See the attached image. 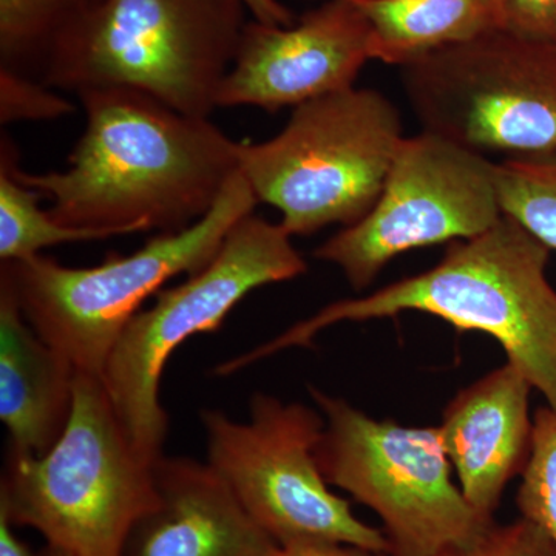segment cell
<instances>
[{
    "label": "cell",
    "instance_id": "7c38bea8",
    "mask_svg": "<svg viewBox=\"0 0 556 556\" xmlns=\"http://www.w3.org/2000/svg\"><path fill=\"white\" fill-rule=\"evenodd\" d=\"M369 24L354 0H324L288 27L248 21L218 109L277 112L356 87L371 61Z\"/></svg>",
    "mask_w": 556,
    "mask_h": 556
},
{
    "label": "cell",
    "instance_id": "d4e9b609",
    "mask_svg": "<svg viewBox=\"0 0 556 556\" xmlns=\"http://www.w3.org/2000/svg\"><path fill=\"white\" fill-rule=\"evenodd\" d=\"M276 556H390L372 554L345 544L309 543L278 548Z\"/></svg>",
    "mask_w": 556,
    "mask_h": 556
},
{
    "label": "cell",
    "instance_id": "277c9868",
    "mask_svg": "<svg viewBox=\"0 0 556 556\" xmlns=\"http://www.w3.org/2000/svg\"><path fill=\"white\" fill-rule=\"evenodd\" d=\"M149 457L134 444L104 382L76 372L64 433L42 456H7L0 514L68 556H123L139 518L156 503Z\"/></svg>",
    "mask_w": 556,
    "mask_h": 556
},
{
    "label": "cell",
    "instance_id": "5b68a950",
    "mask_svg": "<svg viewBox=\"0 0 556 556\" xmlns=\"http://www.w3.org/2000/svg\"><path fill=\"white\" fill-rule=\"evenodd\" d=\"M257 204L239 170L214 207L181 232L156 233L138 251L109 255L91 268L64 266L42 254L0 262V281L31 328L76 372L101 378L113 346L144 303L172 278L203 269Z\"/></svg>",
    "mask_w": 556,
    "mask_h": 556
},
{
    "label": "cell",
    "instance_id": "9c48e42d",
    "mask_svg": "<svg viewBox=\"0 0 556 556\" xmlns=\"http://www.w3.org/2000/svg\"><path fill=\"white\" fill-rule=\"evenodd\" d=\"M208 466L280 547L332 543L390 555L383 530L365 525L336 495L318 466L320 409L266 393L249 399L247 420L204 408Z\"/></svg>",
    "mask_w": 556,
    "mask_h": 556
},
{
    "label": "cell",
    "instance_id": "52a82bcc",
    "mask_svg": "<svg viewBox=\"0 0 556 556\" xmlns=\"http://www.w3.org/2000/svg\"><path fill=\"white\" fill-rule=\"evenodd\" d=\"M308 263L280 223L251 214L240 219L214 258L131 318L108 358L102 382L139 452L163 455L169 416L160 401L161 376L172 354L190 338L222 328L255 289L294 280Z\"/></svg>",
    "mask_w": 556,
    "mask_h": 556
},
{
    "label": "cell",
    "instance_id": "9a60e30c",
    "mask_svg": "<svg viewBox=\"0 0 556 556\" xmlns=\"http://www.w3.org/2000/svg\"><path fill=\"white\" fill-rule=\"evenodd\" d=\"M75 376L0 281V420L11 455L42 456L56 444L72 415Z\"/></svg>",
    "mask_w": 556,
    "mask_h": 556
},
{
    "label": "cell",
    "instance_id": "83f0119b",
    "mask_svg": "<svg viewBox=\"0 0 556 556\" xmlns=\"http://www.w3.org/2000/svg\"><path fill=\"white\" fill-rule=\"evenodd\" d=\"M308 2H313V0H308ZM321 2H324V0H321Z\"/></svg>",
    "mask_w": 556,
    "mask_h": 556
},
{
    "label": "cell",
    "instance_id": "e0dca14e",
    "mask_svg": "<svg viewBox=\"0 0 556 556\" xmlns=\"http://www.w3.org/2000/svg\"><path fill=\"white\" fill-rule=\"evenodd\" d=\"M104 0H0V68L40 78L56 40Z\"/></svg>",
    "mask_w": 556,
    "mask_h": 556
},
{
    "label": "cell",
    "instance_id": "6da1fadb",
    "mask_svg": "<svg viewBox=\"0 0 556 556\" xmlns=\"http://www.w3.org/2000/svg\"><path fill=\"white\" fill-rule=\"evenodd\" d=\"M76 97L87 124L64 170L25 172L13 139H0V160L50 201L47 211L62 225L119 237L181 232L214 207L239 172V142L208 119L124 87Z\"/></svg>",
    "mask_w": 556,
    "mask_h": 556
},
{
    "label": "cell",
    "instance_id": "4fadbf2b",
    "mask_svg": "<svg viewBox=\"0 0 556 556\" xmlns=\"http://www.w3.org/2000/svg\"><path fill=\"white\" fill-rule=\"evenodd\" d=\"M530 386L514 365H501L471 383L442 413L439 433L471 508L486 522L532 452Z\"/></svg>",
    "mask_w": 556,
    "mask_h": 556
},
{
    "label": "cell",
    "instance_id": "44dd1931",
    "mask_svg": "<svg viewBox=\"0 0 556 556\" xmlns=\"http://www.w3.org/2000/svg\"><path fill=\"white\" fill-rule=\"evenodd\" d=\"M73 102L56 90L11 70L0 68V123H42L60 119L75 112Z\"/></svg>",
    "mask_w": 556,
    "mask_h": 556
},
{
    "label": "cell",
    "instance_id": "7402d4cb",
    "mask_svg": "<svg viewBox=\"0 0 556 556\" xmlns=\"http://www.w3.org/2000/svg\"><path fill=\"white\" fill-rule=\"evenodd\" d=\"M442 556H556L551 538L525 518L508 525L496 522L468 546Z\"/></svg>",
    "mask_w": 556,
    "mask_h": 556
},
{
    "label": "cell",
    "instance_id": "cb8c5ba5",
    "mask_svg": "<svg viewBox=\"0 0 556 556\" xmlns=\"http://www.w3.org/2000/svg\"><path fill=\"white\" fill-rule=\"evenodd\" d=\"M247 7L252 20L266 25H280L288 27L294 24L295 14L280 0H241Z\"/></svg>",
    "mask_w": 556,
    "mask_h": 556
},
{
    "label": "cell",
    "instance_id": "5bb4252c",
    "mask_svg": "<svg viewBox=\"0 0 556 556\" xmlns=\"http://www.w3.org/2000/svg\"><path fill=\"white\" fill-rule=\"evenodd\" d=\"M156 503L134 526L123 556H276L278 544L207 463L161 455Z\"/></svg>",
    "mask_w": 556,
    "mask_h": 556
},
{
    "label": "cell",
    "instance_id": "8992f818",
    "mask_svg": "<svg viewBox=\"0 0 556 556\" xmlns=\"http://www.w3.org/2000/svg\"><path fill=\"white\" fill-rule=\"evenodd\" d=\"M404 138L393 101L351 87L299 105L268 141L239 142V170L289 236L309 237L371 211Z\"/></svg>",
    "mask_w": 556,
    "mask_h": 556
},
{
    "label": "cell",
    "instance_id": "ba28073f",
    "mask_svg": "<svg viewBox=\"0 0 556 556\" xmlns=\"http://www.w3.org/2000/svg\"><path fill=\"white\" fill-rule=\"evenodd\" d=\"M309 394L325 417L316 450L321 473L378 515L391 556H442L495 525L453 482L438 427L376 419L317 387Z\"/></svg>",
    "mask_w": 556,
    "mask_h": 556
},
{
    "label": "cell",
    "instance_id": "603a6c76",
    "mask_svg": "<svg viewBox=\"0 0 556 556\" xmlns=\"http://www.w3.org/2000/svg\"><path fill=\"white\" fill-rule=\"evenodd\" d=\"M503 30L556 43V0H501Z\"/></svg>",
    "mask_w": 556,
    "mask_h": 556
},
{
    "label": "cell",
    "instance_id": "d6986e66",
    "mask_svg": "<svg viewBox=\"0 0 556 556\" xmlns=\"http://www.w3.org/2000/svg\"><path fill=\"white\" fill-rule=\"evenodd\" d=\"M501 206L551 251H556V150L497 163Z\"/></svg>",
    "mask_w": 556,
    "mask_h": 556
},
{
    "label": "cell",
    "instance_id": "ffe728a7",
    "mask_svg": "<svg viewBox=\"0 0 556 556\" xmlns=\"http://www.w3.org/2000/svg\"><path fill=\"white\" fill-rule=\"evenodd\" d=\"M517 507L556 546V412L548 405L533 413L532 452L521 473Z\"/></svg>",
    "mask_w": 556,
    "mask_h": 556
},
{
    "label": "cell",
    "instance_id": "30bf717a",
    "mask_svg": "<svg viewBox=\"0 0 556 556\" xmlns=\"http://www.w3.org/2000/svg\"><path fill=\"white\" fill-rule=\"evenodd\" d=\"M422 130L473 150L514 156L556 150V43L504 30L401 67Z\"/></svg>",
    "mask_w": 556,
    "mask_h": 556
},
{
    "label": "cell",
    "instance_id": "ac0fdd59",
    "mask_svg": "<svg viewBox=\"0 0 556 556\" xmlns=\"http://www.w3.org/2000/svg\"><path fill=\"white\" fill-rule=\"evenodd\" d=\"M40 199L39 192L22 185L9 164L0 160V262L36 257L58 244L119 237L110 230L62 225L39 206Z\"/></svg>",
    "mask_w": 556,
    "mask_h": 556
},
{
    "label": "cell",
    "instance_id": "4316f807",
    "mask_svg": "<svg viewBox=\"0 0 556 556\" xmlns=\"http://www.w3.org/2000/svg\"><path fill=\"white\" fill-rule=\"evenodd\" d=\"M47 556H68L64 552L58 551V548L46 546Z\"/></svg>",
    "mask_w": 556,
    "mask_h": 556
},
{
    "label": "cell",
    "instance_id": "2e32d148",
    "mask_svg": "<svg viewBox=\"0 0 556 556\" xmlns=\"http://www.w3.org/2000/svg\"><path fill=\"white\" fill-rule=\"evenodd\" d=\"M369 24L371 61L412 64L503 30L501 0H354Z\"/></svg>",
    "mask_w": 556,
    "mask_h": 556
},
{
    "label": "cell",
    "instance_id": "484cf974",
    "mask_svg": "<svg viewBox=\"0 0 556 556\" xmlns=\"http://www.w3.org/2000/svg\"><path fill=\"white\" fill-rule=\"evenodd\" d=\"M13 529L10 519L0 514V556H47L46 547L40 552L33 551Z\"/></svg>",
    "mask_w": 556,
    "mask_h": 556
},
{
    "label": "cell",
    "instance_id": "7a4b0ae2",
    "mask_svg": "<svg viewBox=\"0 0 556 556\" xmlns=\"http://www.w3.org/2000/svg\"><path fill=\"white\" fill-rule=\"evenodd\" d=\"M548 257L546 244L504 215L481 236L453 241L433 268L364 298L329 303L269 342L223 362L215 375L230 376L281 351L313 346L334 325L422 313L495 339L508 364L556 412V289L547 278Z\"/></svg>",
    "mask_w": 556,
    "mask_h": 556
},
{
    "label": "cell",
    "instance_id": "3957f363",
    "mask_svg": "<svg viewBox=\"0 0 556 556\" xmlns=\"http://www.w3.org/2000/svg\"><path fill=\"white\" fill-rule=\"evenodd\" d=\"M241 0H104L54 43L40 83L134 89L208 119L248 24Z\"/></svg>",
    "mask_w": 556,
    "mask_h": 556
},
{
    "label": "cell",
    "instance_id": "8fae6325",
    "mask_svg": "<svg viewBox=\"0 0 556 556\" xmlns=\"http://www.w3.org/2000/svg\"><path fill=\"white\" fill-rule=\"evenodd\" d=\"M503 217L497 163L422 130L402 139L371 211L313 255L361 292L399 255L475 239Z\"/></svg>",
    "mask_w": 556,
    "mask_h": 556
}]
</instances>
